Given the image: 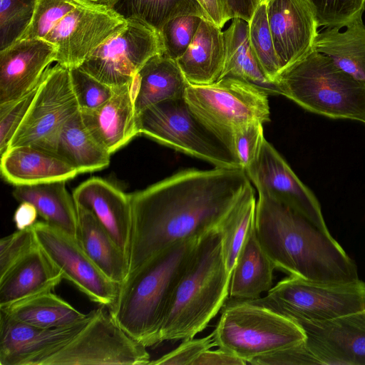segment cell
Wrapping results in <instances>:
<instances>
[{
    "label": "cell",
    "instance_id": "cell-33",
    "mask_svg": "<svg viewBox=\"0 0 365 365\" xmlns=\"http://www.w3.org/2000/svg\"><path fill=\"white\" fill-rule=\"evenodd\" d=\"M109 7L125 21L142 23L158 34L168 21L178 16L208 19L197 0H114Z\"/></svg>",
    "mask_w": 365,
    "mask_h": 365
},
{
    "label": "cell",
    "instance_id": "cell-43",
    "mask_svg": "<svg viewBox=\"0 0 365 365\" xmlns=\"http://www.w3.org/2000/svg\"><path fill=\"white\" fill-rule=\"evenodd\" d=\"M215 346L212 332L203 338H188L173 351L150 361L153 365H191L202 353Z\"/></svg>",
    "mask_w": 365,
    "mask_h": 365
},
{
    "label": "cell",
    "instance_id": "cell-46",
    "mask_svg": "<svg viewBox=\"0 0 365 365\" xmlns=\"http://www.w3.org/2000/svg\"><path fill=\"white\" fill-rule=\"evenodd\" d=\"M247 363L231 352L218 348L202 353L191 365H245Z\"/></svg>",
    "mask_w": 365,
    "mask_h": 365
},
{
    "label": "cell",
    "instance_id": "cell-12",
    "mask_svg": "<svg viewBox=\"0 0 365 365\" xmlns=\"http://www.w3.org/2000/svg\"><path fill=\"white\" fill-rule=\"evenodd\" d=\"M79 110L69 69L58 63L48 67L9 148L30 145L56 155L57 141L63 125Z\"/></svg>",
    "mask_w": 365,
    "mask_h": 365
},
{
    "label": "cell",
    "instance_id": "cell-31",
    "mask_svg": "<svg viewBox=\"0 0 365 365\" xmlns=\"http://www.w3.org/2000/svg\"><path fill=\"white\" fill-rule=\"evenodd\" d=\"M56 155L75 168L79 174L100 170L110 164V153L91 134L80 110L63 125L57 141Z\"/></svg>",
    "mask_w": 365,
    "mask_h": 365
},
{
    "label": "cell",
    "instance_id": "cell-11",
    "mask_svg": "<svg viewBox=\"0 0 365 365\" xmlns=\"http://www.w3.org/2000/svg\"><path fill=\"white\" fill-rule=\"evenodd\" d=\"M147 347L128 334L106 307L93 310L86 325L43 365H145Z\"/></svg>",
    "mask_w": 365,
    "mask_h": 365
},
{
    "label": "cell",
    "instance_id": "cell-49",
    "mask_svg": "<svg viewBox=\"0 0 365 365\" xmlns=\"http://www.w3.org/2000/svg\"><path fill=\"white\" fill-rule=\"evenodd\" d=\"M90 2H93L98 4L105 5L109 6V5L114 1V0H85Z\"/></svg>",
    "mask_w": 365,
    "mask_h": 365
},
{
    "label": "cell",
    "instance_id": "cell-2",
    "mask_svg": "<svg viewBox=\"0 0 365 365\" xmlns=\"http://www.w3.org/2000/svg\"><path fill=\"white\" fill-rule=\"evenodd\" d=\"M255 228L274 268L289 276L328 284L359 279L355 262L329 232L270 197L259 195Z\"/></svg>",
    "mask_w": 365,
    "mask_h": 365
},
{
    "label": "cell",
    "instance_id": "cell-25",
    "mask_svg": "<svg viewBox=\"0 0 365 365\" xmlns=\"http://www.w3.org/2000/svg\"><path fill=\"white\" fill-rule=\"evenodd\" d=\"M189 85L176 61L153 56L132 81L135 114L161 101L184 98Z\"/></svg>",
    "mask_w": 365,
    "mask_h": 365
},
{
    "label": "cell",
    "instance_id": "cell-17",
    "mask_svg": "<svg viewBox=\"0 0 365 365\" xmlns=\"http://www.w3.org/2000/svg\"><path fill=\"white\" fill-rule=\"evenodd\" d=\"M265 2L282 72L314 51L319 27L309 0H267Z\"/></svg>",
    "mask_w": 365,
    "mask_h": 365
},
{
    "label": "cell",
    "instance_id": "cell-14",
    "mask_svg": "<svg viewBox=\"0 0 365 365\" xmlns=\"http://www.w3.org/2000/svg\"><path fill=\"white\" fill-rule=\"evenodd\" d=\"M32 228L38 246L63 279L100 306L110 308L113 304L119 285L104 275L76 239L44 221H37Z\"/></svg>",
    "mask_w": 365,
    "mask_h": 365
},
{
    "label": "cell",
    "instance_id": "cell-1",
    "mask_svg": "<svg viewBox=\"0 0 365 365\" xmlns=\"http://www.w3.org/2000/svg\"><path fill=\"white\" fill-rule=\"evenodd\" d=\"M250 184L242 168L187 169L130 194L128 274L168 247L217 227Z\"/></svg>",
    "mask_w": 365,
    "mask_h": 365
},
{
    "label": "cell",
    "instance_id": "cell-40",
    "mask_svg": "<svg viewBox=\"0 0 365 365\" xmlns=\"http://www.w3.org/2000/svg\"><path fill=\"white\" fill-rule=\"evenodd\" d=\"M40 83V82H39ZM39 83L24 96L0 103V153L8 148L15 133L26 115L38 89Z\"/></svg>",
    "mask_w": 365,
    "mask_h": 365
},
{
    "label": "cell",
    "instance_id": "cell-35",
    "mask_svg": "<svg viewBox=\"0 0 365 365\" xmlns=\"http://www.w3.org/2000/svg\"><path fill=\"white\" fill-rule=\"evenodd\" d=\"M248 24L254 54L269 79L276 83L281 67L269 25L266 2L259 4Z\"/></svg>",
    "mask_w": 365,
    "mask_h": 365
},
{
    "label": "cell",
    "instance_id": "cell-5",
    "mask_svg": "<svg viewBox=\"0 0 365 365\" xmlns=\"http://www.w3.org/2000/svg\"><path fill=\"white\" fill-rule=\"evenodd\" d=\"M126 24L108 6L85 0H37L32 21L20 39L51 43L57 49L56 62L71 69Z\"/></svg>",
    "mask_w": 365,
    "mask_h": 365
},
{
    "label": "cell",
    "instance_id": "cell-50",
    "mask_svg": "<svg viewBox=\"0 0 365 365\" xmlns=\"http://www.w3.org/2000/svg\"><path fill=\"white\" fill-rule=\"evenodd\" d=\"M267 0H259L260 2H265Z\"/></svg>",
    "mask_w": 365,
    "mask_h": 365
},
{
    "label": "cell",
    "instance_id": "cell-3",
    "mask_svg": "<svg viewBox=\"0 0 365 365\" xmlns=\"http://www.w3.org/2000/svg\"><path fill=\"white\" fill-rule=\"evenodd\" d=\"M230 275L216 227L196 242L171 296L160 343L192 338L204 330L227 301Z\"/></svg>",
    "mask_w": 365,
    "mask_h": 365
},
{
    "label": "cell",
    "instance_id": "cell-44",
    "mask_svg": "<svg viewBox=\"0 0 365 365\" xmlns=\"http://www.w3.org/2000/svg\"><path fill=\"white\" fill-rule=\"evenodd\" d=\"M306 340L292 347L256 358L248 364L252 365L319 364L317 356L309 347Z\"/></svg>",
    "mask_w": 365,
    "mask_h": 365
},
{
    "label": "cell",
    "instance_id": "cell-15",
    "mask_svg": "<svg viewBox=\"0 0 365 365\" xmlns=\"http://www.w3.org/2000/svg\"><path fill=\"white\" fill-rule=\"evenodd\" d=\"M259 195L270 197L329 233L319 202L287 163L266 139L256 160L245 170Z\"/></svg>",
    "mask_w": 365,
    "mask_h": 365
},
{
    "label": "cell",
    "instance_id": "cell-7",
    "mask_svg": "<svg viewBox=\"0 0 365 365\" xmlns=\"http://www.w3.org/2000/svg\"><path fill=\"white\" fill-rule=\"evenodd\" d=\"M212 334L215 346L247 364L307 339L304 329L292 319L255 299L232 298L223 305Z\"/></svg>",
    "mask_w": 365,
    "mask_h": 365
},
{
    "label": "cell",
    "instance_id": "cell-24",
    "mask_svg": "<svg viewBox=\"0 0 365 365\" xmlns=\"http://www.w3.org/2000/svg\"><path fill=\"white\" fill-rule=\"evenodd\" d=\"M225 58L222 29L202 19L185 52L176 62L190 85H209L222 76Z\"/></svg>",
    "mask_w": 365,
    "mask_h": 365
},
{
    "label": "cell",
    "instance_id": "cell-39",
    "mask_svg": "<svg viewBox=\"0 0 365 365\" xmlns=\"http://www.w3.org/2000/svg\"><path fill=\"white\" fill-rule=\"evenodd\" d=\"M73 91L80 110L96 108L115 93V88L103 83L81 68L69 69Z\"/></svg>",
    "mask_w": 365,
    "mask_h": 365
},
{
    "label": "cell",
    "instance_id": "cell-20",
    "mask_svg": "<svg viewBox=\"0 0 365 365\" xmlns=\"http://www.w3.org/2000/svg\"><path fill=\"white\" fill-rule=\"evenodd\" d=\"M72 196L76 205L93 212L128 258L132 227L130 195L102 178L93 177L80 184Z\"/></svg>",
    "mask_w": 365,
    "mask_h": 365
},
{
    "label": "cell",
    "instance_id": "cell-27",
    "mask_svg": "<svg viewBox=\"0 0 365 365\" xmlns=\"http://www.w3.org/2000/svg\"><path fill=\"white\" fill-rule=\"evenodd\" d=\"M76 205L80 245L110 280L122 284L128 274V258L109 232L87 208Z\"/></svg>",
    "mask_w": 365,
    "mask_h": 365
},
{
    "label": "cell",
    "instance_id": "cell-10",
    "mask_svg": "<svg viewBox=\"0 0 365 365\" xmlns=\"http://www.w3.org/2000/svg\"><path fill=\"white\" fill-rule=\"evenodd\" d=\"M255 300L294 322L331 320L364 309L365 282L328 284L289 276Z\"/></svg>",
    "mask_w": 365,
    "mask_h": 365
},
{
    "label": "cell",
    "instance_id": "cell-36",
    "mask_svg": "<svg viewBox=\"0 0 365 365\" xmlns=\"http://www.w3.org/2000/svg\"><path fill=\"white\" fill-rule=\"evenodd\" d=\"M37 0H0V51L19 40L29 26Z\"/></svg>",
    "mask_w": 365,
    "mask_h": 365
},
{
    "label": "cell",
    "instance_id": "cell-30",
    "mask_svg": "<svg viewBox=\"0 0 365 365\" xmlns=\"http://www.w3.org/2000/svg\"><path fill=\"white\" fill-rule=\"evenodd\" d=\"M225 58L221 78L233 77L263 90L269 95H280L277 85L270 81L258 63L249 38V24L233 18L223 31Z\"/></svg>",
    "mask_w": 365,
    "mask_h": 365
},
{
    "label": "cell",
    "instance_id": "cell-41",
    "mask_svg": "<svg viewBox=\"0 0 365 365\" xmlns=\"http://www.w3.org/2000/svg\"><path fill=\"white\" fill-rule=\"evenodd\" d=\"M262 125L260 122L250 123L237 130L232 135V152L245 170L257 158L265 139Z\"/></svg>",
    "mask_w": 365,
    "mask_h": 365
},
{
    "label": "cell",
    "instance_id": "cell-47",
    "mask_svg": "<svg viewBox=\"0 0 365 365\" xmlns=\"http://www.w3.org/2000/svg\"><path fill=\"white\" fill-rule=\"evenodd\" d=\"M38 215V213L32 204L23 202L16 210L13 220L16 229L21 230L33 227L37 222Z\"/></svg>",
    "mask_w": 365,
    "mask_h": 365
},
{
    "label": "cell",
    "instance_id": "cell-16",
    "mask_svg": "<svg viewBox=\"0 0 365 365\" xmlns=\"http://www.w3.org/2000/svg\"><path fill=\"white\" fill-rule=\"evenodd\" d=\"M67 327L41 328L14 319L0 309V364L43 365L68 344L88 322Z\"/></svg>",
    "mask_w": 365,
    "mask_h": 365
},
{
    "label": "cell",
    "instance_id": "cell-19",
    "mask_svg": "<svg viewBox=\"0 0 365 365\" xmlns=\"http://www.w3.org/2000/svg\"><path fill=\"white\" fill-rule=\"evenodd\" d=\"M57 49L41 38L19 39L0 51V103L18 99L39 83Z\"/></svg>",
    "mask_w": 365,
    "mask_h": 365
},
{
    "label": "cell",
    "instance_id": "cell-38",
    "mask_svg": "<svg viewBox=\"0 0 365 365\" xmlns=\"http://www.w3.org/2000/svg\"><path fill=\"white\" fill-rule=\"evenodd\" d=\"M319 27H344L365 12V0H309Z\"/></svg>",
    "mask_w": 365,
    "mask_h": 365
},
{
    "label": "cell",
    "instance_id": "cell-21",
    "mask_svg": "<svg viewBox=\"0 0 365 365\" xmlns=\"http://www.w3.org/2000/svg\"><path fill=\"white\" fill-rule=\"evenodd\" d=\"M115 93L101 106L80 110L82 120L96 140L110 154L139 135L136 126L132 82L114 88Z\"/></svg>",
    "mask_w": 365,
    "mask_h": 365
},
{
    "label": "cell",
    "instance_id": "cell-42",
    "mask_svg": "<svg viewBox=\"0 0 365 365\" xmlns=\"http://www.w3.org/2000/svg\"><path fill=\"white\" fill-rule=\"evenodd\" d=\"M32 227L19 230L0 240V277L37 245Z\"/></svg>",
    "mask_w": 365,
    "mask_h": 365
},
{
    "label": "cell",
    "instance_id": "cell-37",
    "mask_svg": "<svg viewBox=\"0 0 365 365\" xmlns=\"http://www.w3.org/2000/svg\"><path fill=\"white\" fill-rule=\"evenodd\" d=\"M203 18L182 16L168 21L159 33L162 54L176 61L185 52Z\"/></svg>",
    "mask_w": 365,
    "mask_h": 365
},
{
    "label": "cell",
    "instance_id": "cell-6",
    "mask_svg": "<svg viewBox=\"0 0 365 365\" xmlns=\"http://www.w3.org/2000/svg\"><path fill=\"white\" fill-rule=\"evenodd\" d=\"M276 83L280 95L309 112L365 123V81L314 50L283 70Z\"/></svg>",
    "mask_w": 365,
    "mask_h": 365
},
{
    "label": "cell",
    "instance_id": "cell-51",
    "mask_svg": "<svg viewBox=\"0 0 365 365\" xmlns=\"http://www.w3.org/2000/svg\"><path fill=\"white\" fill-rule=\"evenodd\" d=\"M364 312H365V307H364Z\"/></svg>",
    "mask_w": 365,
    "mask_h": 365
},
{
    "label": "cell",
    "instance_id": "cell-32",
    "mask_svg": "<svg viewBox=\"0 0 365 365\" xmlns=\"http://www.w3.org/2000/svg\"><path fill=\"white\" fill-rule=\"evenodd\" d=\"M21 322L41 328L78 324L88 317L52 291L41 293L0 308Z\"/></svg>",
    "mask_w": 365,
    "mask_h": 365
},
{
    "label": "cell",
    "instance_id": "cell-48",
    "mask_svg": "<svg viewBox=\"0 0 365 365\" xmlns=\"http://www.w3.org/2000/svg\"><path fill=\"white\" fill-rule=\"evenodd\" d=\"M233 18H241L249 22L259 4V0H228Z\"/></svg>",
    "mask_w": 365,
    "mask_h": 365
},
{
    "label": "cell",
    "instance_id": "cell-28",
    "mask_svg": "<svg viewBox=\"0 0 365 365\" xmlns=\"http://www.w3.org/2000/svg\"><path fill=\"white\" fill-rule=\"evenodd\" d=\"M66 181L15 186L14 197L20 203L32 204L44 222L77 240L78 215L73 196Z\"/></svg>",
    "mask_w": 365,
    "mask_h": 365
},
{
    "label": "cell",
    "instance_id": "cell-4",
    "mask_svg": "<svg viewBox=\"0 0 365 365\" xmlns=\"http://www.w3.org/2000/svg\"><path fill=\"white\" fill-rule=\"evenodd\" d=\"M197 240L180 242L163 250L119 284L116 299L108 309L115 322L146 347L160 343L171 296Z\"/></svg>",
    "mask_w": 365,
    "mask_h": 365
},
{
    "label": "cell",
    "instance_id": "cell-8",
    "mask_svg": "<svg viewBox=\"0 0 365 365\" xmlns=\"http://www.w3.org/2000/svg\"><path fill=\"white\" fill-rule=\"evenodd\" d=\"M138 134L217 168H242L228 146L193 113L185 98L150 106L136 115Z\"/></svg>",
    "mask_w": 365,
    "mask_h": 365
},
{
    "label": "cell",
    "instance_id": "cell-23",
    "mask_svg": "<svg viewBox=\"0 0 365 365\" xmlns=\"http://www.w3.org/2000/svg\"><path fill=\"white\" fill-rule=\"evenodd\" d=\"M63 279L60 269L37 244L0 277V308L52 291Z\"/></svg>",
    "mask_w": 365,
    "mask_h": 365
},
{
    "label": "cell",
    "instance_id": "cell-26",
    "mask_svg": "<svg viewBox=\"0 0 365 365\" xmlns=\"http://www.w3.org/2000/svg\"><path fill=\"white\" fill-rule=\"evenodd\" d=\"M274 266L261 246L252 224L231 272L229 295L241 300L256 299L273 285Z\"/></svg>",
    "mask_w": 365,
    "mask_h": 365
},
{
    "label": "cell",
    "instance_id": "cell-18",
    "mask_svg": "<svg viewBox=\"0 0 365 365\" xmlns=\"http://www.w3.org/2000/svg\"><path fill=\"white\" fill-rule=\"evenodd\" d=\"M321 364L365 365V312L321 322L297 321Z\"/></svg>",
    "mask_w": 365,
    "mask_h": 365
},
{
    "label": "cell",
    "instance_id": "cell-13",
    "mask_svg": "<svg viewBox=\"0 0 365 365\" xmlns=\"http://www.w3.org/2000/svg\"><path fill=\"white\" fill-rule=\"evenodd\" d=\"M162 52L157 31L142 23L129 21L95 48L79 68L101 82L119 88L131 83L144 64Z\"/></svg>",
    "mask_w": 365,
    "mask_h": 365
},
{
    "label": "cell",
    "instance_id": "cell-22",
    "mask_svg": "<svg viewBox=\"0 0 365 365\" xmlns=\"http://www.w3.org/2000/svg\"><path fill=\"white\" fill-rule=\"evenodd\" d=\"M0 168L4 179L15 186L66 181L79 174L58 155L30 145L8 148L1 155Z\"/></svg>",
    "mask_w": 365,
    "mask_h": 365
},
{
    "label": "cell",
    "instance_id": "cell-29",
    "mask_svg": "<svg viewBox=\"0 0 365 365\" xmlns=\"http://www.w3.org/2000/svg\"><path fill=\"white\" fill-rule=\"evenodd\" d=\"M314 50L327 56L341 70L365 81V24L362 17L344 27L318 31Z\"/></svg>",
    "mask_w": 365,
    "mask_h": 365
},
{
    "label": "cell",
    "instance_id": "cell-45",
    "mask_svg": "<svg viewBox=\"0 0 365 365\" xmlns=\"http://www.w3.org/2000/svg\"><path fill=\"white\" fill-rule=\"evenodd\" d=\"M209 21L219 28L232 19L228 0H197Z\"/></svg>",
    "mask_w": 365,
    "mask_h": 365
},
{
    "label": "cell",
    "instance_id": "cell-34",
    "mask_svg": "<svg viewBox=\"0 0 365 365\" xmlns=\"http://www.w3.org/2000/svg\"><path fill=\"white\" fill-rule=\"evenodd\" d=\"M256 203L255 190L250 184L217 227L221 237L225 261L230 273L250 227L255 221Z\"/></svg>",
    "mask_w": 365,
    "mask_h": 365
},
{
    "label": "cell",
    "instance_id": "cell-9",
    "mask_svg": "<svg viewBox=\"0 0 365 365\" xmlns=\"http://www.w3.org/2000/svg\"><path fill=\"white\" fill-rule=\"evenodd\" d=\"M184 98L193 113L230 150L237 130L250 123L270 120L268 95L236 78L225 77L209 85H189Z\"/></svg>",
    "mask_w": 365,
    "mask_h": 365
}]
</instances>
